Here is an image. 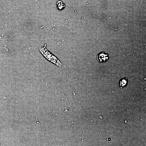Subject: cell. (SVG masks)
<instances>
[{
    "label": "cell",
    "mask_w": 146,
    "mask_h": 146,
    "mask_svg": "<svg viewBox=\"0 0 146 146\" xmlns=\"http://www.w3.org/2000/svg\"><path fill=\"white\" fill-rule=\"evenodd\" d=\"M57 5L58 9L60 10H62L64 9L65 7V5L61 1H59L57 3Z\"/></svg>",
    "instance_id": "cell-4"
},
{
    "label": "cell",
    "mask_w": 146,
    "mask_h": 146,
    "mask_svg": "<svg viewBox=\"0 0 146 146\" xmlns=\"http://www.w3.org/2000/svg\"><path fill=\"white\" fill-rule=\"evenodd\" d=\"M128 83V79L126 78H122L118 82L120 87L122 89L126 87Z\"/></svg>",
    "instance_id": "cell-3"
},
{
    "label": "cell",
    "mask_w": 146,
    "mask_h": 146,
    "mask_svg": "<svg viewBox=\"0 0 146 146\" xmlns=\"http://www.w3.org/2000/svg\"><path fill=\"white\" fill-rule=\"evenodd\" d=\"M39 50L45 57L49 61L58 66H61L62 64L59 60L46 49L45 45L43 47L39 48Z\"/></svg>",
    "instance_id": "cell-1"
},
{
    "label": "cell",
    "mask_w": 146,
    "mask_h": 146,
    "mask_svg": "<svg viewBox=\"0 0 146 146\" xmlns=\"http://www.w3.org/2000/svg\"><path fill=\"white\" fill-rule=\"evenodd\" d=\"M109 54L104 51H102L98 54L97 59L99 63H103L109 61Z\"/></svg>",
    "instance_id": "cell-2"
}]
</instances>
